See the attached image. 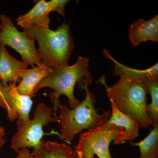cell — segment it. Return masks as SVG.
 <instances>
[{
	"label": "cell",
	"instance_id": "cell-1",
	"mask_svg": "<svg viewBox=\"0 0 158 158\" xmlns=\"http://www.w3.org/2000/svg\"><path fill=\"white\" fill-rule=\"evenodd\" d=\"M88 66L89 59L80 56L73 65H66L60 67L54 65L51 66L52 73L38 83L34 89V94L43 88H49L54 90L50 94V98L53 104L52 111L55 116H57V111L61 103L59 98L61 95L67 97L70 108L76 107L81 102L74 95L76 84L85 80L91 84L93 81Z\"/></svg>",
	"mask_w": 158,
	"mask_h": 158
},
{
	"label": "cell",
	"instance_id": "cell-2",
	"mask_svg": "<svg viewBox=\"0 0 158 158\" xmlns=\"http://www.w3.org/2000/svg\"><path fill=\"white\" fill-rule=\"evenodd\" d=\"M78 84L80 89L86 91L85 99L72 110L65 104L60 103L59 106L61 137L69 144L83 130L103 126L111 115L110 111H104L101 115L98 113L94 106L95 96L89 91L88 86L90 84L88 81L85 80Z\"/></svg>",
	"mask_w": 158,
	"mask_h": 158
},
{
	"label": "cell",
	"instance_id": "cell-3",
	"mask_svg": "<svg viewBox=\"0 0 158 158\" xmlns=\"http://www.w3.org/2000/svg\"><path fill=\"white\" fill-rule=\"evenodd\" d=\"M23 30L38 42L37 51L43 65L49 67L68 65L74 48L69 23H63L56 31L36 26Z\"/></svg>",
	"mask_w": 158,
	"mask_h": 158
},
{
	"label": "cell",
	"instance_id": "cell-4",
	"mask_svg": "<svg viewBox=\"0 0 158 158\" xmlns=\"http://www.w3.org/2000/svg\"><path fill=\"white\" fill-rule=\"evenodd\" d=\"M101 80L106 86L110 102L114 104L120 112L133 118L140 128L151 125L146 108L147 95L149 92L145 83L120 79L115 85L109 87L104 79Z\"/></svg>",
	"mask_w": 158,
	"mask_h": 158
},
{
	"label": "cell",
	"instance_id": "cell-5",
	"mask_svg": "<svg viewBox=\"0 0 158 158\" xmlns=\"http://www.w3.org/2000/svg\"><path fill=\"white\" fill-rule=\"evenodd\" d=\"M34 118L29 121L18 119L17 131L12 137L11 148L17 153L27 148H34L33 152L38 156L44 141L43 139L45 133L43 128L50 123L60 122L58 116H52V110L44 103L38 104L34 110Z\"/></svg>",
	"mask_w": 158,
	"mask_h": 158
},
{
	"label": "cell",
	"instance_id": "cell-6",
	"mask_svg": "<svg viewBox=\"0 0 158 158\" xmlns=\"http://www.w3.org/2000/svg\"><path fill=\"white\" fill-rule=\"evenodd\" d=\"M124 135L122 127L115 125L101 126L80 134L76 150L80 158H112L109 146L117 137Z\"/></svg>",
	"mask_w": 158,
	"mask_h": 158
},
{
	"label": "cell",
	"instance_id": "cell-7",
	"mask_svg": "<svg viewBox=\"0 0 158 158\" xmlns=\"http://www.w3.org/2000/svg\"><path fill=\"white\" fill-rule=\"evenodd\" d=\"M0 45L9 46L20 55L23 62L32 67L43 65L34 40L15 27L10 18L0 15Z\"/></svg>",
	"mask_w": 158,
	"mask_h": 158
},
{
	"label": "cell",
	"instance_id": "cell-8",
	"mask_svg": "<svg viewBox=\"0 0 158 158\" xmlns=\"http://www.w3.org/2000/svg\"><path fill=\"white\" fill-rule=\"evenodd\" d=\"M17 82L9 83L7 86L0 84V106L7 112L9 120L18 118L24 122L30 120L33 102L31 98L21 95L16 90Z\"/></svg>",
	"mask_w": 158,
	"mask_h": 158
},
{
	"label": "cell",
	"instance_id": "cell-9",
	"mask_svg": "<svg viewBox=\"0 0 158 158\" xmlns=\"http://www.w3.org/2000/svg\"><path fill=\"white\" fill-rule=\"evenodd\" d=\"M104 55L113 61L115 64L113 74L131 82H145L150 81H158V64L144 70H139L126 66L117 62L110 56L107 50H103Z\"/></svg>",
	"mask_w": 158,
	"mask_h": 158
},
{
	"label": "cell",
	"instance_id": "cell-10",
	"mask_svg": "<svg viewBox=\"0 0 158 158\" xmlns=\"http://www.w3.org/2000/svg\"><path fill=\"white\" fill-rule=\"evenodd\" d=\"M28 66L12 57L5 46L0 45V79L3 86L6 87L9 83L20 81V75Z\"/></svg>",
	"mask_w": 158,
	"mask_h": 158
},
{
	"label": "cell",
	"instance_id": "cell-11",
	"mask_svg": "<svg viewBox=\"0 0 158 158\" xmlns=\"http://www.w3.org/2000/svg\"><path fill=\"white\" fill-rule=\"evenodd\" d=\"M111 105L112 114L106 123L102 126L115 125L122 127L124 130V135L117 137L113 141V144H120L137 138L139 135L140 128L138 123L130 116L120 112L113 103H111Z\"/></svg>",
	"mask_w": 158,
	"mask_h": 158
},
{
	"label": "cell",
	"instance_id": "cell-12",
	"mask_svg": "<svg viewBox=\"0 0 158 158\" xmlns=\"http://www.w3.org/2000/svg\"><path fill=\"white\" fill-rule=\"evenodd\" d=\"M129 36L131 42L135 46L147 41L158 42V15L149 20H137L130 27Z\"/></svg>",
	"mask_w": 158,
	"mask_h": 158
},
{
	"label": "cell",
	"instance_id": "cell-13",
	"mask_svg": "<svg viewBox=\"0 0 158 158\" xmlns=\"http://www.w3.org/2000/svg\"><path fill=\"white\" fill-rule=\"evenodd\" d=\"M52 69L43 65L31 69H25L22 73L19 84L16 86L18 92L21 95L31 98L35 96L34 90L43 79L52 73Z\"/></svg>",
	"mask_w": 158,
	"mask_h": 158
},
{
	"label": "cell",
	"instance_id": "cell-14",
	"mask_svg": "<svg viewBox=\"0 0 158 158\" xmlns=\"http://www.w3.org/2000/svg\"><path fill=\"white\" fill-rule=\"evenodd\" d=\"M49 6L45 0L38 1L29 12L17 19V24L23 29L36 26L49 28L50 13Z\"/></svg>",
	"mask_w": 158,
	"mask_h": 158
},
{
	"label": "cell",
	"instance_id": "cell-15",
	"mask_svg": "<svg viewBox=\"0 0 158 158\" xmlns=\"http://www.w3.org/2000/svg\"><path fill=\"white\" fill-rule=\"evenodd\" d=\"M37 158H80L76 149L65 143L48 141L44 142Z\"/></svg>",
	"mask_w": 158,
	"mask_h": 158
},
{
	"label": "cell",
	"instance_id": "cell-16",
	"mask_svg": "<svg viewBox=\"0 0 158 158\" xmlns=\"http://www.w3.org/2000/svg\"><path fill=\"white\" fill-rule=\"evenodd\" d=\"M131 144L140 148L141 156L139 158H158V125L153 127L143 140L138 143L131 142Z\"/></svg>",
	"mask_w": 158,
	"mask_h": 158
},
{
	"label": "cell",
	"instance_id": "cell-17",
	"mask_svg": "<svg viewBox=\"0 0 158 158\" xmlns=\"http://www.w3.org/2000/svg\"><path fill=\"white\" fill-rule=\"evenodd\" d=\"M148 92L151 96L152 102L147 105V112L151 125L153 127L158 125V81L145 82Z\"/></svg>",
	"mask_w": 158,
	"mask_h": 158
},
{
	"label": "cell",
	"instance_id": "cell-18",
	"mask_svg": "<svg viewBox=\"0 0 158 158\" xmlns=\"http://www.w3.org/2000/svg\"><path fill=\"white\" fill-rule=\"evenodd\" d=\"M69 2L68 0H52L48 2L50 12L56 11L60 15L65 16V7Z\"/></svg>",
	"mask_w": 158,
	"mask_h": 158
},
{
	"label": "cell",
	"instance_id": "cell-19",
	"mask_svg": "<svg viewBox=\"0 0 158 158\" xmlns=\"http://www.w3.org/2000/svg\"><path fill=\"white\" fill-rule=\"evenodd\" d=\"M14 158H37L34 152H31L27 148L22 149L18 152L17 156Z\"/></svg>",
	"mask_w": 158,
	"mask_h": 158
},
{
	"label": "cell",
	"instance_id": "cell-20",
	"mask_svg": "<svg viewBox=\"0 0 158 158\" xmlns=\"http://www.w3.org/2000/svg\"><path fill=\"white\" fill-rule=\"evenodd\" d=\"M6 135L5 128L0 126V149L5 145L6 141L4 138V136Z\"/></svg>",
	"mask_w": 158,
	"mask_h": 158
},
{
	"label": "cell",
	"instance_id": "cell-21",
	"mask_svg": "<svg viewBox=\"0 0 158 158\" xmlns=\"http://www.w3.org/2000/svg\"><path fill=\"white\" fill-rule=\"evenodd\" d=\"M91 158H94V157H92Z\"/></svg>",
	"mask_w": 158,
	"mask_h": 158
},
{
	"label": "cell",
	"instance_id": "cell-22",
	"mask_svg": "<svg viewBox=\"0 0 158 158\" xmlns=\"http://www.w3.org/2000/svg\"><path fill=\"white\" fill-rule=\"evenodd\" d=\"M0 80H1V79H0ZM0 84H1V82H0Z\"/></svg>",
	"mask_w": 158,
	"mask_h": 158
}]
</instances>
